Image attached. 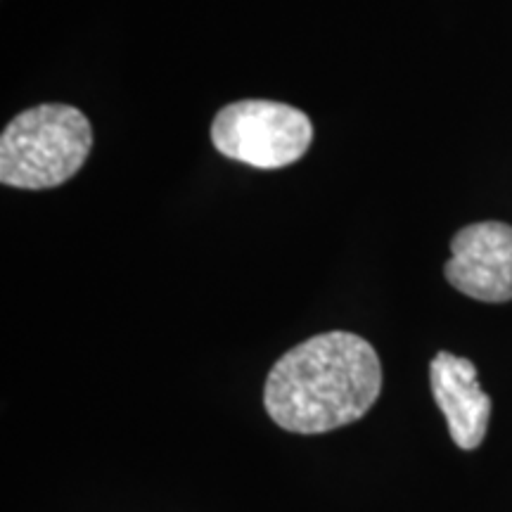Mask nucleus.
I'll use <instances>...</instances> for the list:
<instances>
[{"label":"nucleus","mask_w":512,"mask_h":512,"mask_svg":"<svg viewBox=\"0 0 512 512\" xmlns=\"http://www.w3.org/2000/svg\"><path fill=\"white\" fill-rule=\"evenodd\" d=\"M382 392L377 351L351 332H323L287 351L268 373L266 413L294 434H323L361 420Z\"/></svg>","instance_id":"f257e3e1"},{"label":"nucleus","mask_w":512,"mask_h":512,"mask_svg":"<svg viewBox=\"0 0 512 512\" xmlns=\"http://www.w3.org/2000/svg\"><path fill=\"white\" fill-rule=\"evenodd\" d=\"M91 147V121L76 107H31L0 136V181L22 190L57 188L79 174Z\"/></svg>","instance_id":"f03ea898"},{"label":"nucleus","mask_w":512,"mask_h":512,"mask_svg":"<svg viewBox=\"0 0 512 512\" xmlns=\"http://www.w3.org/2000/svg\"><path fill=\"white\" fill-rule=\"evenodd\" d=\"M211 140L223 157L256 166L283 169L299 162L313 143L309 114L285 102H230L214 117Z\"/></svg>","instance_id":"7ed1b4c3"},{"label":"nucleus","mask_w":512,"mask_h":512,"mask_svg":"<svg viewBox=\"0 0 512 512\" xmlns=\"http://www.w3.org/2000/svg\"><path fill=\"white\" fill-rule=\"evenodd\" d=\"M446 280L458 292L486 304L512 299V226L501 221L472 223L451 240Z\"/></svg>","instance_id":"20e7f679"},{"label":"nucleus","mask_w":512,"mask_h":512,"mask_svg":"<svg viewBox=\"0 0 512 512\" xmlns=\"http://www.w3.org/2000/svg\"><path fill=\"white\" fill-rule=\"evenodd\" d=\"M430 384L456 446L463 451L477 448L489 430L491 399L479 387L475 363L439 351L430 366Z\"/></svg>","instance_id":"39448f33"}]
</instances>
